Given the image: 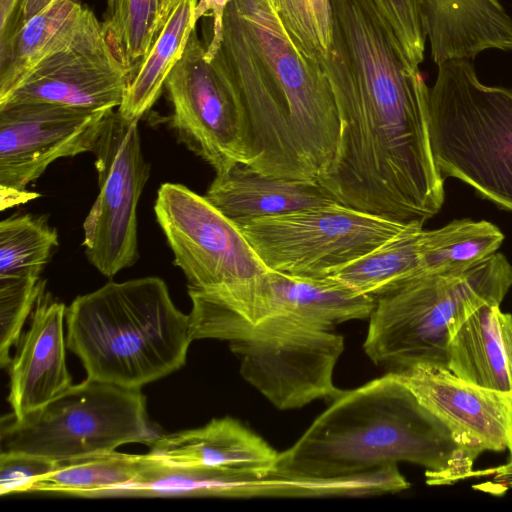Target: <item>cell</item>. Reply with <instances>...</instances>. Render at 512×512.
Returning <instances> with one entry per match:
<instances>
[{
    "mask_svg": "<svg viewBox=\"0 0 512 512\" xmlns=\"http://www.w3.org/2000/svg\"><path fill=\"white\" fill-rule=\"evenodd\" d=\"M229 347L240 359L242 377L280 410L334 400L344 392L333 381L344 340L333 330L270 315L249 322Z\"/></svg>",
    "mask_w": 512,
    "mask_h": 512,
    "instance_id": "30bf717a",
    "label": "cell"
},
{
    "mask_svg": "<svg viewBox=\"0 0 512 512\" xmlns=\"http://www.w3.org/2000/svg\"><path fill=\"white\" fill-rule=\"evenodd\" d=\"M21 0H0V31L4 30L12 21Z\"/></svg>",
    "mask_w": 512,
    "mask_h": 512,
    "instance_id": "74e56055",
    "label": "cell"
},
{
    "mask_svg": "<svg viewBox=\"0 0 512 512\" xmlns=\"http://www.w3.org/2000/svg\"><path fill=\"white\" fill-rule=\"evenodd\" d=\"M233 85L248 134L245 165L316 181L333 162L340 122L321 64L293 43L270 0H229L212 59Z\"/></svg>",
    "mask_w": 512,
    "mask_h": 512,
    "instance_id": "7a4b0ae2",
    "label": "cell"
},
{
    "mask_svg": "<svg viewBox=\"0 0 512 512\" xmlns=\"http://www.w3.org/2000/svg\"><path fill=\"white\" fill-rule=\"evenodd\" d=\"M154 211L186 277L192 308L253 324L269 268L239 226L205 196L177 183L160 186Z\"/></svg>",
    "mask_w": 512,
    "mask_h": 512,
    "instance_id": "52a82bcc",
    "label": "cell"
},
{
    "mask_svg": "<svg viewBox=\"0 0 512 512\" xmlns=\"http://www.w3.org/2000/svg\"><path fill=\"white\" fill-rule=\"evenodd\" d=\"M482 475H492V481L475 486L479 487L481 490L499 493V490H501L500 492H503L504 489L512 488V461H509L502 466L491 468L485 471H474L473 476Z\"/></svg>",
    "mask_w": 512,
    "mask_h": 512,
    "instance_id": "836d02e7",
    "label": "cell"
},
{
    "mask_svg": "<svg viewBox=\"0 0 512 512\" xmlns=\"http://www.w3.org/2000/svg\"><path fill=\"white\" fill-rule=\"evenodd\" d=\"M106 1L104 35L130 80L162 30L161 0Z\"/></svg>",
    "mask_w": 512,
    "mask_h": 512,
    "instance_id": "4316f807",
    "label": "cell"
},
{
    "mask_svg": "<svg viewBox=\"0 0 512 512\" xmlns=\"http://www.w3.org/2000/svg\"><path fill=\"white\" fill-rule=\"evenodd\" d=\"M66 309L49 292L42 291L29 328L16 344L9 365L8 402L17 419L42 408L73 385L66 365Z\"/></svg>",
    "mask_w": 512,
    "mask_h": 512,
    "instance_id": "2e32d148",
    "label": "cell"
},
{
    "mask_svg": "<svg viewBox=\"0 0 512 512\" xmlns=\"http://www.w3.org/2000/svg\"><path fill=\"white\" fill-rule=\"evenodd\" d=\"M111 111L93 149L99 193L87 214L83 246L88 261L113 277L138 260L137 207L150 175L138 129Z\"/></svg>",
    "mask_w": 512,
    "mask_h": 512,
    "instance_id": "8fae6325",
    "label": "cell"
},
{
    "mask_svg": "<svg viewBox=\"0 0 512 512\" xmlns=\"http://www.w3.org/2000/svg\"><path fill=\"white\" fill-rule=\"evenodd\" d=\"M0 205L3 211L15 205L28 202L31 199L39 197L38 193L29 192L27 190H19L14 188L0 186Z\"/></svg>",
    "mask_w": 512,
    "mask_h": 512,
    "instance_id": "8d00e7d4",
    "label": "cell"
},
{
    "mask_svg": "<svg viewBox=\"0 0 512 512\" xmlns=\"http://www.w3.org/2000/svg\"><path fill=\"white\" fill-rule=\"evenodd\" d=\"M435 64L474 59L485 50L512 51V18L500 0H419Z\"/></svg>",
    "mask_w": 512,
    "mask_h": 512,
    "instance_id": "d6986e66",
    "label": "cell"
},
{
    "mask_svg": "<svg viewBox=\"0 0 512 512\" xmlns=\"http://www.w3.org/2000/svg\"><path fill=\"white\" fill-rule=\"evenodd\" d=\"M148 456L160 463L197 467L238 476H265L275 467L278 452L240 421L224 417L203 427L156 435Z\"/></svg>",
    "mask_w": 512,
    "mask_h": 512,
    "instance_id": "e0dca14e",
    "label": "cell"
},
{
    "mask_svg": "<svg viewBox=\"0 0 512 512\" xmlns=\"http://www.w3.org/2000/svg\"><path fill=\"white\" fill-rule=\"evenodd\" d=\"M478 456L389 371L332 400L271 473L337 478L404 461L424 467L427 484L451 485L474 475Z\"/></svg>",
    "mask_w": 512,
    "mask_h": 512,
    "instance_id": "3957f363",
    "label": "cell"
},
{
    "mask_svg": "<svg viewBox=\"0 0 512 512\" xmlns=\"http://www.w3.org/2000/svg\"><path fill=\"white\" fill-rule=\"evenodd\" d=\"M197 3L198 0H180L173 8L149 54L128 81L117 110L124 118L140 120L159 98L195 29Z\"/></svg>",
    "mask_w": 512,
    "mask_h": 512,
    "instance_id": "603a6c76",
    "label": "cell"
},
{
    "mask_svg": "<svg viewBox=\"0 0 512 512\" xmlns=\"http://www.w3.org/2000/svg\"><path fill=\"white\" fill-rule=\"evenodd\" d=\"M229 0H198L194 17L196 22L207 13L212 17V37L206 46V59L211 61L222 41L223 16Z\"/></svg>",
    "mask_w": 512,
    "mask_h": 512,
    "instance_id": "d6a6232c",
    "label": "cell"
},
{
    "mask_svg": "<svg viewBox=\"0 0 512 512\" xmlns=\"http://www.w3.org/2000/svg\"><path fill=\"white\" fill-rule=\"evenodd\" d=\"M146 456L117 451L57 461L56 467L37 477L27 492L77 497H107L114 488L130 483L144 467Z\"/></svg>",
    "mask_w": 512,
    "mask_h": 512,
    "instance_id": "cb8c5ba5",
    "label": "cell"
},
{
    "mask_svg": "<svg viewBox=\"0 0 512 512\" xmlns=\"http://www.w3.org/2000/svg\"><path fill=\"white\" fill-rule=\"evenodd\" d=\"M111 111L50 102L0 104V186L26 190L60 158L92 152Z\"/></svg>",
    "mask_w": 512,
    "mask_h": 512,
    "instance_id": "4fadbf2b",
    "label": "cell"
},
{
    "mask_svg": "<svg viewBox=\"0 0 512 512\" xmlns=\"http://www.w3.org/2000/svg\"><path fill=\"white\" fill-rule=\"evenodd\" d=\"M393 372L460 444L479 455L507 449L506 393L466 382L448 368L416 365Z\"/></svg>",
    "mask_w": 512,
    "mask_h": 512,
    "instance_id": "9a60e30c",
    "label": "cell"
},
{
    "mask_svg": "<svg viewBox=\"0 0 512 512\" xmlns=\"http://www.w3.org/2000/svg\"><path fill=\"white\" fill-rule=\"evenodd\" d=\"M437 66L428 108L440 174L512 211V89L482 83L470 59Z\"/></svg>",
    "mask_w": 512,
    "mask_h": 512,
    "instance_id": "8992f818",
    "label": "cell"
},
{
    "mask_svg": "<svg viewBox=\"0 0 512 512\" xmlns=\"http://www.w3.org/2000/svg\"><path fill=\"white\" fill-rule=\"evenodd\" d=\"M376 299L328 277L295 276L269 269L258 302L255 323L285 315L305 324L333 330L340 323L370 317Z\"/></svg>",
    "mask_w": 512,
    "mask_h": 512,
    "instance_id": "ffe728a7",
    "label": "cell"
},
{
    "mask_svg": "<svg viewBox=\"0 0 512 512\" xmlns=\"http://www.w3.org/2000/svg\"><path fill=\"white\" fill-rule=\"evenodd\" d=\"M51 1L52 0H21L12 21L2 34L4 36L8 35L17 25L37 13Z\"/></svg>",
    "mask_w": 512,
    "mask_h": 512,
    "instance_id": "e575fe53",
    "label": "cell"
},
{
    "mask_svg": "<svg viewBox=\"0 0 512 512\" xmlns=\"http://www.w3.org/2000/svg\"><path fill=\"white\" fill-rule=\"evenodd\" d=\"M106 40L93 12L76 0H52L0 40V102L45 58Z\"/></svg>",
    "mask_w": 512,
    "mask_h": 512,
    "instance_id": "ac0fdd59",
    "label": "cell"
},
{
    "mask_svg": "<svg viewBox=\"0 0 512 512\" xmlns=\"http://www.w3.org/2000/svg\"><path fill=\"white\" fill-rule=\"evenodd\" d=\"M512 287L501 253L459 272H422L376 298L364 351L376 365L400 371L447 367L449 327L482 304L500 306Z\"/></svg>",
    "mask_w": 512,
    "mask_h": 512,
    "instance_id": "5b68a950",
    "label": "cell"
},
{
    "mask_svg": "<svg viewBox=\"0 0 512 512\" xmlns=\"http://www.w3.org/2000/svg\"><path fill=\"white\" fill-rule=\"evenodd\" d=\"M506 418H507V434H508V445L507 449L510 452V460L512 461V392L506 393Z\"/></svg>",
    "mask_w": 512,
    "mask_h": 512,
    "instance_id": "f35d334b",
    "label": "cell"
},
{
    "mask_svg": "<svg viewBox=\"0 0 512 512\" xmlns=\"http://www.w3.org/2000/svg\"><path fill=\"white\" fill-rule=\"evenodd\" d=\"M45 290V281L36 277L0 279V364L9 366L10 350L21 337L23 325Z\"/></svg>",
    "mask_w": 512,
    "mask_h": 512,
    "instance_id": "f546056e",
    "label": "cell"
},
{
    "mask_svg": "<svg viewBox=\"0 0 512 512\" xmlns=\"http://www.w3.org/2000/svg\"><path fill=\"white\" fill-rule=\"evenodd\" d=\"M423 226L414 225L330 277L375 299L422 273L419 242Z\"/></svg>",
    "mask_w": 512,
    "mask_h": 512,
    "instance_id": "484cf974",
    "label": "cell"
},
{
    "mask_svg": "<svg viewBox=\"0 0 512 512\" xmlns=\"http://www.w3.org/2000/svg\"><path fill=\"white\" fill-rule=\"evenodd\" d=\"M57 461L24 452H1L0 495L27 493L31 483L49 473Z\"/></svg>",
    "mask_w": 512,
    "mask_h": 512,
    "instance_id": "1f68e13d",
    "label": "cell"
},
{
    "mask_svg": "<svg viewBox=\"0 0 512 512\" xmlns=\"http://www.w3.org/2000/svg\"><path fill=\"white\" fill-rule=\"evenodd\" d=\"M498 310L497 305L482 304L449 327L447 367L466 382L510 393L512 384Z\"/></svg>",
    "mask_w": 512,
    "mask_h": 512,
    "instance_id": "7402d4cb",
    "label": "cell"
},
{
    "mask_svg": "<svg viewBox=\"0 0 512 512\" xmlns=\"http://www.w3.org/2000/svg\"><path fill=\"white\" fill-rule=\"evenodd\" d=\"M414 70L424 60L426 35L423 29L419 0H373Z\"/></svg>",
    "mask_w": 512,
    "mask_h": 512,
    "instance_id": "4dcf8cb0",
    "label": "cell"
},
{
    "mask_svg": "<svg viewBox=\"0 0 512 512\" xmlns=\"http://www.w3.org/2000/svg\"><path fill=\"white\" fill-rule=\"evenodd\" d=\"M504 238L496 225L485 220H453L434 230L423 229L419 242L422 272L466 270L495 253Z\"/></svg>",
    "mask_w": 512,
    "mask_h": 512,
    "instance_id": "d4e9b609",
    "label": "cell"
},
{
    "mask_svg": "<svg viewBox=\"0 0 512 512\" xmlns=\"http://www.w3.org/2000/svg\"><path fill=\"white\" fill-rule=\"evenodd\" d=\"M321 66L340 132L335 158L316 181L343 205L423 226L444 203L430 143L429 87L372 2L332 13Z\"/></svg>",
    "mask_w": 512,
    "mask_h": 512,
    "instance_id": "6da1fadb",
    "label": "cell"
},
{
    "mask_svg": "<svg viewBox=\"0 0 512 512\" xmlns=\"http://www.w3.org/2000/svg\"><path fill=\"white\" fill-rule=\"evenodd\" d=\"M180 0H161V14H160V23L163 28L165 22L167 21L170 13L172 12L175 5Z\"/></svg>",
    "mask_w": 512,
    "mask_h": 512,
    "instance_id": "ab89813d",
    "label": "cell"
},
{
    "mask_svg": "<svg viewBox=\"0 0 512 512\" xmlns=\"http://www.w3.org/2000/svg\"><path fill=\"white\" fill-rule=\"evenodd\" d=\"M204 196L236 224L337 202L317 181L274 177L245 164L216 173Z\"/></svg>",
    "mask_w": 512,
    "mask_h": 512,
    "instance_id": "44dd1931",
    "label": "cell"
},
{
    "mask_svg": "<svg viewBox=\"0 0 512 512\" xmlns=\"http://www.w3.org/2000/svg\"><path fill=\"white\" fill-rule=\"evenodd\" d=\"M141 389L86 378L21 419H1V452H24L53 461L107 453L123 444L147 442Z\"/></svg>",
    "mask_w": 512,
    "mask_h": 512,
    "instance_id": "ba28073f",
    "label": "cell"
},
{
    "mask_svg": "<svg viewBox=\"0 0 512 512\" xmlns=\"http://www.w3.org/2000/svg\"><path fill=\"white\" fill-rule=\"evenodd\" d=\"M498 321L504 345L510 381L512 384V316L498 310Z\"/></svg>",
    "mask_w": 512,
    "mask_h": 512,
    "instance_id": "d590c367",
    "label": "cell"
},
{
    "mask_svg": "<svg viewBox=\"0 0 512 512\" xmlns=\"http://www.w3.org/2000/svg\"><path fill=\"white\" fill-rule=\"evenodd\" d=\"M129 74L107 41L55 53L0 102H50L93 111L119 108Z\"/></svg>",
    "mask_w": 512,
    "mask_h": 512,
    "instance_id": "5bb4252c",
    "label": "cell"
},
{
    "mask_svg": "<svg viewBox=\"0 0 512 512\" xmlns=\"http://www.w3.org/2000/svg\"><path fill=\"white\" fill-rule=\"evenodd\" d=\"M237 225L269 269L328 277L419 224L389 220L334 202Z\"/></svg>",
    "mask_w": 512,
    "mask_h": 512,
    "instance_id": "9c48e42d",
    "label": "cell"
},
{
    "mask_svg": "<svg viewBox=\"0 0 512 512\" xmlns=\"http://www.w3.org/2000/svg\"><path fill=\"white\" fill-rule=\"evenodd\" d=\"M171 125L183 142L216 173L248 160V134L236 91L194 29L165 86Z\"/></svg>",
    "mask_w": 512,
    "mask_h": 512,
    "instance_id": "7c38bea8",
    "label": "cell"
},
{
    "mask_svg": "<svg viewBox=\"0 0 512 512\" xmlns=\"http://www.w3.org/2000/svg\"><path fill=\"white\" fill-rule=\"evenodd\" d=\"M65 321L67 348L79 357L87 378L129 389L180 369L193 341L189 315L154 276L110 281L77 296Z\"/></svg>",
    "mask_w": 512,
    "mask_h": 512,
    "instance_id": "277c9868",
    "label": "cell"
},
{
    "mask_svg": "<svg viewBox=\"0 0 512 512\" xmlns=\"http://www.w3.org/2000/svg\"><path fill=\"white\" fill-rule=\"evenodd\" d=\"M295 46L321 64L330 43L329 0H270Z\"/></svg>",
    "mask_w": 512,
    "mask_h": 512,
    "instance_id": "f1b7e54d",
    "label": "cell"
},
{
    "mask_svg": "<svg viewBox=\"0 0 512 512\" xmlns=\"http://www.w3.org/2000/svg\"><path fill=\"white\" fill-rule=\"evenodd\" d=\"M58 245L57 230L42 216H12L0 222V279L36 277Z\"/></svg>",
    "mask_w": 512,
    "mask_h": 512,
    "instance_id": "83f0119b",
    "label": "cell"
}]
</instances>
